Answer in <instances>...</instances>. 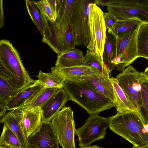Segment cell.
Listing matches in <instances>:
<instances>
[{
    "label": "cell",
    "mask_w": 148,
    "mask_h": 148,
    "mask_svg": "<svg viewBox=\"0 0 148 148\" xmlns=\"http://www.w3.org/2000/svg\"><path fill=\"white\" fill-rule=\"evenodd\" d=\"M137 47L139 58L148 59V23L141 25L137 38Z\"/></svg>",
    "instance_id": "29"
},
{
    "label": "cell",
    "mask_w": 148,
    "mask_h": 148,
    "mask_svg": "<svg viewBox=\"0 0 148 148\" xmlns=\"http://www.w3.org/2000/svg\"><path fill=\"white\" fill-rule=\"evenodd\" d=\"M0 60L12 75V86L17 92L34 82L24 67L17 50L8 40H0Z\"/></svg>",
    "instance_id": "3"
},
{
    "label": "cell",
    "mask_w": 148,
    "mask_h": 148,
    "mask_svg": "<svg viewBox=\"0 0 148 148\" xmlns=\"http://www.w3.org/2000/svg\"><path fill=\"white\" fill-rule=\"evenodd\" d=\"M51 72L60 76L64 79L73 80L82 77L95 74V71L91 67L83 65L69 67L51 68Z\"/></svg>",
    "instance_id": "18"
},
{
    "label": "cell",
    "mask_w": 148,
    "mask_h": 148,
    "mask_svg": "<svg viewBox=\"0 0 148 148\" xmlns=\"http://www.w3.org/2000/svg\"><path fill=\"white\" fill-rule=\"evenodd\" d=\"M132 148H148V145L140 147L133 145Z\"/></svg>",
    "instance_id": "39"
},
{
    "label": "cell",
    "mask_w": 148,
    "mask_h": 148,
    "mask_svg": "<svg viewBox=\"0 0 148 148\" xmlns=\"http://www.w3.org/2000/svg\"><path fill=\"white\" fill-rule=\"evenodd\" d=\"M94 3L98 6H107L108 12L119 20L137 17L147 20L148 0H94Z\"/></svg>",
    "instance_id": "5"
},
{
    "label": "cell",
    "mask_w": 148,
    "mask_h": 148,
    "mask_svg": "<svg viewBox=\"0 0 148 148\" xmlns=\"http://www.w3.org/2000/svg\"><path fill=\"white\" fill-rule=\"evenodd\" d=\"M76 0H58L56 22L62 26L70 24Z\"/></svg>",
    "instance_id": "24"
},
{
    "label": "cell",
    "mask_w": 148,
    "mask_h": 148,
    "mask_svg": "<svg viewBox=\"0 0 148 148\" xmlns=\"http://www.w3.org/2000/svg\"><path fill=\"white\" fill-rule=\"evenodd\" d=\"M142 73L129 65L116 77L119 85L141 116L140 80Z\"/></svg>",
    "instance_id": "10"
},
{
    "label": "cell",
    "mask_w": 148,
    "mask_h": 148,
    "mask_svg": "<svg viewBox=\"0 0 148 148\" xmlns=\"http://www.w3.org/2000/svg\"><path fill=\"white\" fill-rule=\"evenodd\" d=\"M94 0H76L70 24L71 25L75 45L87 47L90 41L88 16Z\"/></svg>",
    "instance_id": "6"
},
{
    "label": "cell",
    "mask_w": 148,
    "mask_h": 148,
    "mask_svg": "<svg viewBox=\"0 0 148 148\" xmlns=\"http://www.w3.org/2000/svg\"><path fill=\"white\" fill-rule=\"evenodd\" d=\"M25 2L28 13L42 36L45 29L47 20L40 12L35 1L26 0Z\"/></svg>",
    "instance_id": "25"
},
{
    "label": "cell",
    "mask_w": 148,
    "mask_h": 148,
    "mask_svg": "<svg viewBox=\"0 0 148 148\" xmlns=\"http://www.w3.org/2000/svg\"><path fill=\"white\" fill-rule=\"evenodd\" d=\"M69 98L62 88L59 89L40 107L42 121L51 122L59 112L65 107Z\"/></svg>",
    "instance_id": "13"
},
{
    "label": "cell",
    "mask_w": 148,
    "mask_h": 148,
    "mask_svg": "<svg viewBox=\"0 0 148 148\" xmlns=\"http://www.w3.org/2000/svg\"><path fill=\"white\" fill-rule=\"evenodd\" d=\"M4 24V17L3 6V1L0 0V28H2Z\"/></svg>",
    "instance_id": "36"
},
{
    "label": "cell",
    "mask_w": 148,
    "mask_h": 148,
    "mask_svg": "<svg viewBox=\"0 0 148 148\" xmlns=\"http://www.w3.org/2000/svg\"><path fill=\"white\" fill-rule=\"evenodd\" d=\"M115 99V107L117 113L135 111L136 109L130 102L123 90L119 85L116 78H110Z\"/></svg>",
    "instance_id": "20"
},
{
    "label": "cell",
    "mask_w": 148,
    "mask_h": 148,
    "mask_svg": "<svg viewBox=\"0 0 148 148\" xmlns=\"http://www.w3.org/2000/svg\"><path fill=\"white\" fill-rule=\"evenodd\" d=\"M109 119L99 115H90L84 125L76 130L80 147L89 146L93 142L103 139L109 127Z\"/></svg>",
    "instance_id": "11"
},
{
    "label": "cell",
    "mask_w": 148,
    "mask_h": 148,
    "mask_svg": "<svg viewBox=\"0 0 148 148\" xmlns=\"http://www.w3.org/2000/svg\"><path fill=\"white\" fill-rule=\"evenodd\" d=\"M0 148H5L4 147L2 146L0 144Z\"/></svg>",
    "instance_id": "40"
},
{
    "label": "cell",
    "mask_w": 148,
    "mask_h": 148,
    "mask_svg": "<svg viewBox=\"0 0 148 148\" xmlns=\"http://www.w3.org/2000/svg\"><path fill=\"white\" fill-rule=\"evenodd\" d=\"M22 115L21 109H15L10 110L0 119V123L6 125L16 135L22 148H26L27 138L21 126Z\"/></svg>",
    "instance_id": "14"
},
{
    "label": "cell",
    "mask_w": 148,
    "mask_h": 148,
    "mask_svg": "<svg viewBox=\"0 0 148 148\" xmlns=\"http://www.w3.org/2000/svg\"><path fill=\"white\" fill-rule=\"evenodd\" d=\"M109 127L133 145H148V125L136 111L117 113L110 117Z\"/></svg>",
    "instance_id": "2"
},
{
    "label": "cell",
    "mask_w": 148,
    "mask_h": 148,
    "mask_svg": "<svg viewBox=\"0 0 148 148\" xmlns=\"http://www.w3.org/2000/svg\"><path fill=\"white\" fill-rule=\"evenodd\" d=\"M59 142L51 122L42 121L27 138L26 148H59Z\"/></svg>",
    "instance_id": "12"
},
{
    "label": "cell",
    "mask_w": 148,
    "mask_h": 148,
    "mask_svg": "<svg viewBox=\"0 0 148 148\" xmlns=\"http://www.w3.org/2000/svg\"><path fill=\"white\" fill-rule=\"evenodd\" d=\"M58 1V0H47L54 14L55 20L57 16V9Z\"/></svg>",
    "instance_id": "35"
},
{
    "label": "cell",
    "mask_w": 148,
    "mask_h": 148,
    "mask_svg": "<svg viewBox=\"0 0 148 148\" xmlns=\"http://www.w3.org/2000/svg\"></svg>",
    "instance_id": "41"
},
{
    "label": "cell",
    "mask_w": 148,
    "mask_h": 148,
    "mask_svg": "<svg viewBox=\"0 0 148 148\" xmlns=\"http://www.w3.org/2000/svg\"><path fill=\"white\" fill-rule=\"evenodd\" d=\"M103 12L94 2L91 4L88 20L90 41L86 47L103 59L107 29Z\"/></svg>",
    "instance_id": "8"
},
{
    "label": "cell",
    "mask_w": 148,
    "mask_h": 148,
    "mask_svg": "<svg viewBox=\"0 0 148 148\" xmlns=\"http://www.w3.org/2000/svg\"><path fill=\"white\" fill-rule=\"evenodd\" d=\"M51 121L59 143L62 148H76L75 136L76 129L73 112L71 108L64 107Z\"/></svg>",
    "instance_id": "7"
},
{
    "label": "cell",
    "mask_w": 148,
    "mask_h": 148,
    "mask_svg": "<svg viewBox=\"0 0 148 148\" xmlns=\"http://www.w3.org/2000/svg\"><path fill=\"white\" fill-rule=\"evenodd\" d=\"M59 89L44 87L32 99L15 109L40 107Z\"/></svg>",
    "instance_id": "26"
},
{
    "label": "cell",
    "mask_w": 148,
    "mask_h": 148,
    "mask_svg": "<svg viewBox=\"0 0 148 148\" xmlns=\"http://www.w3.org/2000/svg\"><path fill=\"white\" fill-rule=\"evenodd\" d=\"M6 109L3 108L0 105V117H1L3 116L6 113Z\"/></svg>",
    "instance_id": "37"
},
{
    "label": "cell",
    "mask_w": 148,
    "mask_h": 148,
    "mask_svg": "<svg viewBox=\"0 0 148 148\" xmlns=\"http://www.w3.org/2000/svg\"><path fill=\"white\" fill-rule=\"evenodd\" d=\"M140 26L116 38V56L114 64L116 70L121 72L139 58L137 38Z\"/></svg>",
    "instance_id": "9"
},
{
    "label": "cell",
    "mask_w": 148,
    "mask_h": 148,
    "mask_svg": "<svg viewBox=\"0 0 148 148\" xmlns=\"http://www.w3.org/2000/svg\"><path fill=\"white\" fill-rule=\"evenodd\" d=\"M42 41L58 55L75 48L76 45L70 24L62 26L47 20Z\"/></svg>",
    "instance_id": "4"
},
{
    "label": "cell",
    "mask_w": 148,
    "mask_h": 148,
    "mask_svg": "<svg viewBox=\"0 0 148 148\" xmlns=\"http://www.w3.org/2000/svg\"><path fill=\"white\" fill-rule=\"evenodd\" d=\"M103 18L105 25L108 32H110L117 23L119 20L112 13H103Z\"/></svg>",
    "instance_id": "33"
},
{
    "label": "cell",
    "mask_w": 148,
    "mask_h": 148,
    "mask_svg": "<svg viewBox=\"0 0 148 148\" xmlns=\"http://www.w3.org/2000/svg\"><path fill=\"white\" fill-rule=\"evenodd\" d=\"M44 87L38 80L18 92L6 107V111L15 109L35 97Z\"/></svg>",
    "instance_id": "16"
},
{
    "label": "cell",
    "mask_w": 148,
    "mask_h": 148,
    "mask_svg": "<svg viewBox=\"0 0 148 148\" xmlns=\"http://www.w3.org/2000/svg\"><path fill=\"white\" fill-rule=\"evenodd\" d=\"M0 77L8 80L12 86L13 82V78L12 76L10 73H9L4 68L0 60Z\"/></svg>",
    "instance_id": "34"
},
{
    "label": "cell",
    "mask_w": 148,
    "mask_h": 148,
    "mask_svg": "<svg viewBox=\"0 0 148 148\" xmlns=\"http://www.w3.org/2000/svg\"><path fill=\"white\" fill-rule=\"evenodd\" d=\"M146 21L137 17L119 20L110 32L117 38L135 30Z\"/></svg>",
    "instance_id": "22"
},
{
    "label": "cell",
    "mask_w": 148,
    "mask_h": 148,
    "mask_svg": "<svg viewBox=\"0 0 148 148\" xmlns=\"http://www.w3.org/2000/svg\"><path fill=\"white\" fill-rule=\"evenodd\" d=\"M116 56V38L111 33L107 32L103 54V60L107 66L110 75L115 67L114 61Z\"/></svg>",
    "instance_id": "23"
},
{
    "label": "cell",
    "mask_w": 148,
    "mask_h": 148,
    "mask_svg": "<svg viewBox=\"0 0 148 148\" xmlns=\"http://www.w3.org/2000/svg\"><path fill=\"white\" fill-rule=\"evenodd\" d=\"M37 77L45 88H63L64 79L54 73H45L40 70Z\"/></svg>",
    "instance_id": "28"
},
{
    "label": "cell",
    "mask_w": 148,
    "mask_h": 148,
    "mask_svg": "<svg viewBox=\"0 0 148 148\" xmlns=\"http://www.w3.org/2000/svg\"><path fill=\"white\" fill-rule=\"evenodd\" d=\"M84 60L83 52L74 48L58 55L55 66L65 67L81 66Z\"/></svg>",
    "instance_id": "19"
},
{
    "label": "cell",
    "mask_w": 148,
    "mask_h": 148,
    "mask_svg": "<svg viewBox=\"0 0 148 148\" xmlns=\"http://www.w3.org/2000/svg\"><path fill=\"white\" fill-rule=\"evenodd\" d=\"M141 116L145 125H148V68L143 72L140 80Z\"/></svg>",
    "instance_id": "27"
},
{
    "label": "cell",
    "mask_w": 148,
    "mask_h": 148,
    "mask_svg": "<svg viewBox=\"0 0 148 148\" xmlns=\"http://www.w3.org/2000/svg\"><path fill=\"white\" fill-rule=\"evenodd\" d=\"M21 110L22 115L20 124L24 133L28 138L40 125L41 111L40 107Z\"/></svg>",
    "instance_id": "17"
},
{
    "label": "cell",
    "mask_w": 148,
    "mask_h": 148,
    "mask_svg": "<svg viewBox=\"0 0 148 148\" xmlns=\"http://www.w3.org/2000/svg\"><path fill=\"white\" fill-rule=\"evenodd\" d=\"M83 65L92 68L98 75L102 77L110 78L109 71L103 59L93 51L87 50Z\"/></svg>",
    "instance_id": "21"
},
{
    "label": "cell",
    "mask_w": 148,
    "mask_h": 148,
    "mask_svg": "<svg viewBox=\"0 0 148 148\" xmlns=\"http://www.w3.org/2000/svg\"><path fill=\"white\" fill-rule=\"evenodd\" d=\"M0 144L5 148H22L17 136L5 124L0 136Z\"/></svg>",
    "instance_id": "31"
},
{
    "label": "cell",
    "mask_w": 148,
    "mask_h": 148,
    "mask_svg": "<svg viewBox=\"0 0 148 148\" xmlns=\"http://www.w3.org/2000/svg\"><path fill=\"white\" fill-rule=\"evenodd\" d=\"M79 148H103L102 147H98L97 145H93L92 146H89L86 147H80Z\"/></svg>",
    "instance_id": "38"
},
{
    "label": "cell",
    "mask_w": 148,
    "mask_h": 148,
    "mask_svg": "<svg viewBox=\"0 0 148 148\" xmlns=\"http://www.w3.org/2000/svg\"><path fill=\"white\" fill-rule=\"evenodd\" d=\"M35 2L40 12L47 19L51 22H55V19L54 14L47 0L35 1Z\"/></svg>",
    "instance_id": "32"
},
{
    "label": "cell",
    "mask_w": 148,
    "mask_h": 148,
    "mask_svg": "<svg viewBox=\"0 0 148 148\" xmlns=\"http://www.w3.org/2000/svg\"><path fill=\"white\" fill-rule=\"evenodd\" d=\"M76 79L91 86L109 99L115 104V97L110 78H103L99 75L94 74L82 77Z\"/></svg>",
    "instance_id": "15"
},
{
    "label": "cell",
    "mask_w": 148,
    "mask_h": 148,
    "mask_svg": "<svg viewBox=\"0 0 148 148\" xmlns=\"http://www.w3.org/2000/svg\"><path fill=\"white\" fill-rule=\"evenodd\" d=\"M63 88L69 100L84 108L90 115H98L101 112L115 107L111 100L79 80L64 79Z\"/></svg>",
    "instance_id": "1"
},
{
    "label": "cell",
    "mask_w": 148,
    "mask_h": 148,
    "mask_svg": "<svg viewBox=\"0 0 148 148\" xmlns=\"http://www.w3.org/2000/svg\"><path fill=\"white\" fill-rule=\"evenodd\" d=\"M17 92L8 80L0 77V105L3 108L6 110L7 105Z\"/></svg>",
    "instance_id": "30"
}]
</instances>
